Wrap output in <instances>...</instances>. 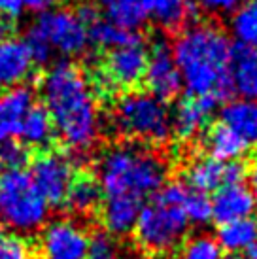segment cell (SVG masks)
I'll list each match as a JSON object with an SVG mask.
<instances>
[{"label":"cell","instance_id":"obj_1","mask_svg":"<svg viewBox=\"0 0 257 259\" xmlns=\"http://www.w3.org/2000/svg\"><path fill=\"white\" fill-rule=\"evenodd\" d=\"M40 91L61 140L76 153L91 150L100 137V112L85 74L68 61H61L44 74Z\"/></svg>","mask_w":257,"mask_h":259},{"label":"cell","instance_id":"obj_2","mask_svg":"<svg viewBox=\"0 0 257 259\" xmlns=\"http://www.w3.org/2000/svg\"><path fill=\"white\" fill-rule=\"evenodd\" d=\"M172 55L189 97H214L216 101H223L233 95V46L220 27L210 23L187 27L176 38Z\"/></svg>","mask_w":257,"mask_h":259},{"label":"cell","instance_id":"obj_3","mask_svg":"<svg viewBox=\"0 0 257 259\" xmlns=\"http://www.w3.org/2000/svg\"><path fill=\"white\" fill-rule=\"evenodd\" d=\"M168 165L159 153L138 144L108 148L97 165V182L106 197L144 201L164 186Z\"/></svg>","mask_w":257,"mask_h":259},{"label":"cell","instance_id":"obj_4","mask_svg":"<svg viewBox=\"0 0 257 259\" xmlns=\"http://www.w3.org/2000/svg\"><path fill=\"white\" fill-rule=\"evenodd\" d=\"M187 195L186 184H166L151 197V201L142 204L135 225L136 242L150 253H168L176 250L191 223L187 220L184 201Z\"/></svg>","mask_w":257,"mask_h":259},{"label":"cell","instance_id":"obj_5","mask_svg":"<svg viewBox=\"0 0 257 259\" xmlns=\"http://www.w3.org/2000/svg\"><path fill=\"white\" fill-rule=\"evenodd\" d=\"M110 123L117 135L144 144H164L172 133V114L166 102L148 91L121 95L114 104Z\"/></svg>","mask_w":257,"mask_h":259},{"label":"cell","instance_id":"obj_6","mask_svg":"<svg viewBox=\"0 0 257 259\" xmlns=\"http://www.w3.org/2000/svg\"><path fill=\"white\" fill-rule=\"evenodd\" d=\"M50 218V202L42 197L29 172L8 170L0 176V223L4 229L29 235L42 229Z\"/></svg>","mask_w":257,"mask_h":259},{"label":"cell","instance_id":"obj_7","mask_svg":"<svg viewBox=\"0 0 257 259\" xmlns=\"http://www.w3.org/2000/svg\"><path fill=\"white\" fill-rule=\"evenodd\" d=\"M48 42L53 53L63 57H78L89 46L87 27L79 21L76 12L61 8L42 14L32 25Z\"/></svg>","mask_w":257,"mask_h":259},{"label":"cell","instance_id":"obj_8","mask_svg":"<svg viewBox=\"0 0 257 259\" xmlns=\"http://www.w3.org/2000/svg\"><path fill=\"white\" fill-rule=\"evenodd\" d=\"M148 55H150V50L146 48L144 40L133 32V36L128 38L127 42L110 50L106 57V65L102 70L115 89L117 87L131 89L144 79Z\"/></svg>","mask_w":257,"mask_h":259},{"label":"cell","instance_id":"obj_9","mask_svg":"<svg viewBox=\"0 0 257 259\" xmlns=\"http://www.w3.org/2000/svg\"><path fill=\"white\" fill-rule=\"evenodd\" d=\"M89 233L76 220L61 218L48 223L40 237L42 259H85Z\"/></svg>","mask_w":257,"mask_h":259},{"label":"cell","instance_id":"obj_10","mask_svg":"<svg viewBox=\"0 0 257 259\" xmlns=\"http://www.w3.org/2000/svg\"><path fill=\"white\" fill-rule=\"evenodd\" d=\"M30 178L50 204H64L74 182V161L63 153H42L32 161Z\"/></svg>","mask_w":257,"mask_h":259},{"label":"cell","instance_id":"obj_11","mask_svg":"<svg viewBox=\"0 0 257 259\" xmlns=\"http://www.w3.org/2000/svg\"><path fill=\"white\" fill-rule=\"evenodd\" d=\"M144 81L148 87V93L157 97L159 101H170L174 97H178L182 91V76L176 66L172 50L168 44L163 40L151 46L150 55H148V65H146V74Z\"/></svg>","mask_w":257,"mask_h":259},{"label":"cell","instance_id":"obj_12","mask_svg":"<svg viewBox=\"0 0 257 259\" xmlns=\"http://www.w3.org/2000/svg\"><path fill=\"white\" fill-rule=\"evenodd\" d=\"M218 102L214 97H187L180 102L172 114V131L180 138H193L206 129Z\"/></svg>","mask_w":257,"mask_h":259},{"label":"cell","instance_id":"obj_13","mask_svg":"<svg viewBox=\"0 0 257 259\" xmlns=\"http://www.w3.org/2000/svg\"><path fill=\"white\" fill-rule=\"evenodd\" d=\"M210 201H212V220H216L220 225L251 218L257 206L250 187H246L244 184L220 187Z\"/></svg>","mask_w":257,"mask_h":259},{"label":"cell","instance_id":"obj_14","mask_svg":"<svg viewBox=\"0 0 257 259\" xmlns=\"http://www.w3.org/2000/svg\"><path fill=\"white\" fill-rule=\"evenodd\" d=\"M32 59L23 40L4 38L0 40V89H14L32 72Z\"/></svg>","mask_w":257,"mask_h":259},{"label":"cell","instance_id":"obj_15","mask_svg":"<svg viewBox=\"0 0 257 259\" xmlns=\"http://www.w3.org/2000/svg\"><path fill=\"white\" fill-rule=\"evenodd\" d=\"M34 106V95L29 87L19 85L0 95V144L19 135L23 117Z\"/></svg>","mask_w":257,"mask_h":259},{"label":"cell","instance_id":"obj_16","mask_svg":"<svg viewBox=\"0 0 257 259\" xmlns=\"http://www.w3.org/2000/svg\"><path fill=\"white\" fill-rule=\"evenodd\" d=\"M142 210V201L131 197H106L100 210V222L108 235L123 237L135 231L138 214Z\"/></svg>","mask_w":257,"mask_h":259},{"label":"cell","instance_id":"obj_17","mask_svg":"<svg viewBox=\"0 0 257 259\" xmlns=\"http://www.w3.org/2000/svg\"><path fill=\"white\" fill-rule=\"evenodd\" d=\"M231 83L236 93L246 101L257 102V50L250 46L233 48L231 59Z\"/></svg>","mask_w":257,"mask_h":259},{"label":"cell","instance_id":"obj_18","mask_svg":"<svg viewBox=\"0 0 257 259\" xmlns=\"http://www.w3.org/2000/svg\"><path fill=\"white\" fill-rule=\"evenodd\" d=\"M202 144H204V150L208 151V157L222 161V163L238 161L248 153V148H250L235 131L225 127L223 123H218L206 131Z\"/></svg>","mask_w":257,"mask_h":259},{"label":"cell","instance_id":"obj_19","mask_svg":"<svg viewBox=\"0 0 257 259\" xmlns=\"http://www.w3.org/2000/svg\"><path fill=\"white\" fill-rule=\"evenodd\" d=\"M222 123L248 146H257V102L238 99L222 108Z\"/></svg>","mask_w":257,"mask_h":259},{"label":"cell","instance_id":"obj_20","mask_svg":"<svg viewBox=\"0 0 257 259\" xmlns=\"http://www.w3.org/2000/svg\"><path fill=\"white\" fill-rule=\"evenodd\" d=\"M186 180L189 189L208 193L218 191L227 184V163L216 161L212 157H202L193 161L186 170Z\"/></svg>","mask_w":257,"mask_h":259},{"label":"cell","instance_id":"obj_21","mask_svg":"<svg viewBox=\"0 0 257 259\" xmlns=\"http://www.w3.org/2000/svg\"><path fill=\"white\" fill-rule=\"evenodd\" d=\"M144 14L166 30H176L186 25L193 15L189 0H142Z\"/></svg>","mask_w":257,"mask_h":259},{"label":"cell","instance_id":"obj_22","mask_svg":"<svg viewBox=\"0 0 257 259\" xmlns=\"http://www.w3.org/2000/svg\"><path fill=\"white\" fill-rule=\"evenodd\" d=\"M216 242L220 244L222 252L233 253V255L242 252L244 248L257 242V220L251 216L238 222L223 223L218 229Z\"/></svg>","mask_w":257,"mask_h":259},{"label":"cell","instance_id":"obj_23","mask_svg":"<svg viewBox=\"0 0 257 259\" xmlns=\"http://www.w3.org/2000/svg\"><path fill=\"white\" fill-rule=\"evenodd\" d=\"M17 137L23 138L25 146L38 148V150L46 148L53 140V137H55V127H53L50 114L46 112L44 106H32L27 112V115L23 117Z\"/></svg>","mask_w":257,"mask_h":259},{"label":"cell","instance_id":"obj_24","mask_svg":"<svg viewBox=\"0 0 257 259\" xmlns=\"http://www.w3.org/2000/svg\"><path fill=\"white\" fill-rule=\"evenodd\" d=\"M102 202V189L99 182L91 176H78L68 187V193L64 197V204L74 214H91Z\"/></svg>","mask_w":257,"mask_h":259},{"label":"cell","instance_id":"obj_25","mask_svg":"<svg viewBox=\"0 0 257 259\" xmlns=\"http://www.w3.org/2000/svg\"><path fill=\"white\" fill-rule=\"evenodd\" d=\"M110 23L123 30L138 29L146 21L142 0H97Z\"/></svg>","mask_w":257,"mask_h":259},{"label":"cell","instance_id":"obj_26","mask_svg":"<svg viewBox=\"0 0 257 259\" xmlns=\"http://www.w3.org/2000/svg\"><path fill=\"white\" fill-rule=\"evenodd\" d=\"M231 32L240 46L257 44V0H244L231 14Z\"/></svg>","mask_w":257,"mask_h":259},{"label":"cell","instance_id":"obj_27","mask_svg":"<svg viewBox=\"0 0 257 259\" xmlns=\"http://www.w3.org/2000/svg\"><path fill=\"white\" fill-rule=\"evenodd\" d=\"M87 34H89V44L93 42L95 46L106 48V50H114L133 36V32L119 29L117 25L110 23L108 19H100V17H97L91 25H87Z\"/></svg>","mask_w":257,"mask_h":259},{"label":"cell","instance_id":"obj_28","mask_svg":"<svg viewBox=\"0 0 257 259\" xmlns=\"http://www.w3.org/2000/svg\"><path fill=\"white\" fill-rule=\"evenodd\" d=\"M178 259H223V252L214 237L197 235L182 246Z\"/></svg>","mask_w":257,"mask_h":259},{"label":"cell","instance_id":"obj_29","mask_svg":"<svg viewBox=\"0 0 257 259\" xmlns=\"http://www.w3.org/2000/svg\"><path fill=\"white\" fill-rule=\"evenodd\" d=\"M184 208H186L189 223L206 225L208 222H212V201H210V197L206 193H200V191H195V189L187 187Z\"/></svg>","mask_w":257,"mask_h":259},{"label":"cell","instance_id":"obj_30","mask_svg":"<svg viewBox=\"0 0 257 259\" xmlns=\"http://www.w3.org/2000/svg\"><path fill=\"white\" fill-rule=\"evenodd\" d=\"M85 259H121V248L112 235L97 233L89 237Z\"/></svg>","mask_w":257,"mask_h":259},{"label":"cell","instance_id":"obj_31","mask_svg":"<svg viewBox=\"0 0 257 259\" xmlns=\"http://www.w3.org/2000/svg\"><path fill=\"white\" fill-rule=\"evenodd\" d=\"M29 159V150L15 140L0 144V165L10 166V170H19Z\"/></svg>","mask_w":257,"mask_h":259},{"label":"cell","instance_id":"obj_32","mask_svg":"<svg viewBox=\"0 0 257 259\" xmlns=\"http://www.w3.org/2000/svg\"><path fill=\"white\" fill-rule=\"evenodd\" d=\"M23 42H25L27 50H29L32 63H36V65H46L51 59V55H53V51H51V48L48 46V42L44 40L42 34H40L34 27H30V29L27 30Z\"/></svg>","mask_w":257,"mask_h":259},{"label":"cell","instance_id":"obj_33","mask_svg":"<svg viewBox=\"0 0 257 259\" xmlns=\"http://www.w3.org/2000/svg\"><path fill=\"white\" fill-rule=\"evenodd\" d=\"M0 259H32V250L25 238L4 237L0 242Z\"/></svg>","mask_w":257,"mask_h":259},{"label":"cell","instance_id":"obj_34","mask_svg":"<svg viewBox=\"0 0 257 259\" xmlns=\"http://www.w3.org/2000/svg\"><path fill=\"white\" fill-rule=\"evenodd\" d=\"M244 0H199L202 10H206L210 14H233L236 8L242 4Z\"/></svg>","mask_w":257,"mask_h":259},{"label":"cell","instance_id":"obj_35","mask_svg":"<svg viewBox=\"0 0 257 259\" xmlns=\"http://www.w3.org/2000/svg\"><path fill=\"white\" fill-rule=\"evenodd\" d=\"M23 14L21 0H0V19H17Z\"/></svg>","mask_w":257,"mask_h":259},{"label":"cell","instance_id":"obj_36","mask_svg":"<svg viewBox=\"0 0 257 259\" xmlns=\"http://www.w3.org/2000/svg\"><path fill=\"white\" fill-rule=\"evenodd\" d=\"M23 10H30L32 14H46L50 12L51 6L55 4V0H21Z\"/></svg>","mask_w":257,"mask_h":259},{"label":"cell","instance_id":"obj_37","mask_svg":"<svg viewBox=\"0 0 257 259\" xmlns=\"http://www.w3.org/2000/svg\"><path fill=\"white\" fill-rule=\"evenodd\" d=\"M233 259H257V242L255 244L244 248L242 252H238L233 255Z\"/></svg>","mask_w":257,"mask_h":259},{"label":"cell","instance_id":"obj_38","mask_svg":"<svg viewBox=\"0 0 257 259\" xmlns=\"http://www.w3.org/2000/svg\"><path fill=\"white\" fill-rule=\"evenodd\" d=\"M250 191H251V195H253L255 204H257V165L251 168V172H250Z\"/></svg>","mask_w":257,"mask_h":259},{"label":"cell","instance_id":"obj_39","mask_svg":"<svg viewBox=\"0 0 257 259\" xmlns=\"http://www.w3.org/2000/svg\"><path fill=\"white\" fill-rule=\"evenodd\" d=\"M4 34H6V25L0 19V40H4Z\"/></svg>","mask_w":257,"mask_h":259},{"label":"cell","instance_id":"obj_40","mask_svg":"<svg viewBox=\"0 0 257 259\" xmlns=\"http://www.w3.org/2000/svg\"><path fill=\"white\" fill-rule=\"evenodd\" d=\"M4 237H6V233H4V225H2V223H0V242H2V240H4Z\"/></svg>","mask_w":257,"mask_h":259},{"label":"cell","instance_id":"obj_41","mask_svg":"<svg viewBox=\"0 0 257 259\" xmlns=\"http://www.w3.org/2000/svg\"><path fill=\"white\" fill-rule=\"evenodd\" d=\"M128 259H148V257H144V255H133V257H128Z\"/></svg>","mask_w":257,"mask_h":259},{"label":"cell","instance_id":"obj_42","mask_svg":"<svg viewBox=\"0 0 257 259\" xmlns=\"http://www.w3.org/2000/svg\"><path fill=\"white\" fill-rule=\"evenodd\" d=\"M2 168H4V166H2V165H0V176H2V174H4V172H2Z\"/></svg>","mask_w":257,"mask_h":259}]
</instances>
